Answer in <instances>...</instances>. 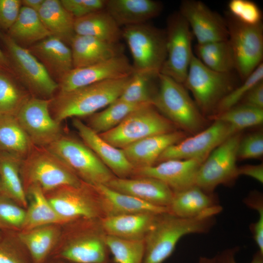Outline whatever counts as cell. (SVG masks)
Returning <instances> with one entry per match:
<instances>
[{"mask_svg": "<svg viewBox=\"0 0 263 263\" xmlns=\"http://www.w3.org/2000/svg\"><path fill=\"white\" fill-rule=\"evenodd\" d=\"M57 234L55 228L47 225L20 233L19 238L34 263H44L53 250Z\"/></svg>", "mask_w": 263, "mask_h": 263, "instance_id": "obj_36", "label": "cell"}, {"mask_svg": "<svg viewBox=\"0 0 263 263\" xmlns=\"http://www.w3.org/2000/svg\"><path fill=\"white\" fill-rule=\"evenodd\" d=\"M34 146L16 116H0V151L22 160Z\"/></svg>", "mask_w": 263, "mask_h": 263, "instance_id": "obj_31", "label": "cell"}, {"mask_svg": "<svg viewBox=\"0 0 263 263\" xmlns=\"http://www.w3.org/2000/svg\"><path fill=\"white\" fill-rule=\"evenodd\" d=\"M186 137L184 131H175L149 136L121 149L134 169L152 166L169 147Z\"/></svg>", "mask_w": 263, "mask_h": 263, "instance_id": "obj_22", "label": "cell"}, {"mask_svg": "<svg viewBox=\"0 0 263 263\" xmlns=\"http://www.w3.org/2000/svg\"><path fill=\"white\" fill-rule=\"evenodd\" d=\"M222 209L217 205L191 218L178 217L169 212L158 214L144 239L143 263H163L183 236L207 232L214 223L215 216Z\"/></svg>", "mask_w": 263, "mask_h": 263, "instance_id": "obj_1", "label": "cell"}, {"mask_svg": "<svg viewBox=\"0 0 263 263\" xmlns=\"http://www.w3.org/2000/svg\"><path fill=\"white\" fill-rule=\"evenodd\" d=\"M0 263H34L27 251L21 250L11 242L0 240Z\"/></svg>", "mask_w": 263, "mask_h": 263, "instance_id": "obj_47", "label": "cell"}, {"mask_svg": "<svg viewBox=\"0 0 263 263\" xmlns=\"http://www.w3.org/2000/svg\"><path fill=\"white\" fill-rule=\"evenodd\" d=\"M195 56L208 68L220 73H230L235 70L232 51L227 40L197 44Z\"/></svg>", "mask_w": 263, "mask_h": 263, "instance_id": "obj_35", "label": "cell"}, {"mask_svg": "<svg viewBox=\"0 0 263 263\" xmlns=\"http://www.w3.org/2000/svg\"><path fill=\"white\" fill-rule=\"evenodd\" d=\"M159 74L150 71L134 72L118 99L135 105L152 104L157 92L154 91L153 86L158 81Z\"/></svg>", "mask_w": 263, "mask_h": 263, "instance_id": "obj_37", "label": "cell"}, {"mask_svg": "<svg viewBox=\"0 0 263 263\" xmlns=\"http://www.w3.org/2000/svg\"><path fill=\"white\" fill-rule=\"evenodd\" d=\"M152 105L185 132L193 135L204 129L206 119L204 115L184 85L160 73Z\"/></svg>", "mask_w": 263, "mask_h": 263, "instance_id": "obj_3", "label": "cell"}, {"mask_svg": "<svg viewBox=\"0 0 263 263\" xmlns=\"http://www.w3.org/2000/svg\"><path fill=\"white\" fill-rule=\"evenodd\" d=\"M263 81V64L261 63L242 83L233 89L218 104L214 114L224 112L239 104L256 84Z\"/></svg>", "mask_w": 263, "mask_h": 263, "instance_id": "obj_42", "label": "cell"}, {"mask_svg": "<svg viewBox=\"0 0 263 263\" xmlns=\"http://www.w3.org/2000/svg\"><path fill=\"white\" fill-rule=\"evenodd\" d=\"M99 194L106 216L135 214H161L168 208L156 206L128 194L114 190L105 185L94 186Z\"/></svg>", "mask_w": 263, "mask_h": 263, "instance_id": "obj_27", "label": "cell"}, {"mask_svg": "<svg viewBox=\"0 0 263 263\" xmlns=\"http://www.w3.org/2000/svg\"><path fill=\"white\" fill-rule=\"evenodd\" d=\"M1 193V184H0V194Z\"/></svg>", "mask_w": 263, "mask_h": 263, "instance_id": "obj_57", "label": "cell"}, {"mask_svg": "<svg viewBox=\"0 0 263 263\" xmlns=\"http://www.w3.org/2000/svg\"><path fill=\"white\" fill-rule=\"evenodd\" d=\"M225 19L235 70L243 81L263 63V24H244L229 15Z\"/></svg>", "mask_w": 263, "mask_h": 263, "instance_id": "obj_10", "label": "cell"}, {"mask_svg": "<svg viewBox=\"0 0 263 263\" xmlns=\"http://www.w3.org/2000/svg\"><path fill=\"white\" fill-rule=\"evenodd\" d=\"M202 163L195 160H168L152 166L135 169L132 177L156 178L175 192L195 185L197 172Z\"/></svg>", "mask_w": 263, "mask_h": 263, "instance_id": "obj_19", "label": "cell"}, {"mask_svg": "<svg viewBox=\"0 0 263 263\" xmlns=\"http://www.w3.org/2000/svg\"><path fill=\"white\" fill-rule=\"evenodd\" d=\"M0 38L4 46L14 74L29 90L38 97L51 99L58 84L42 63L29 50L19 44L7 33L0 31Z\"/></svg>", "mask_w": 263, "mask_h": 263, "instance_id": "obj_9", "label": "cell"}, {"mask_svg": "<svg viewBox=\"0 0 263 263\" xmlns=\"http://www.w3.org/2000/svg\"><path fill=\"white\" fill-rule=\"evenodd\" d=\"M240 104L263 109V81L254 86L245 95Z\"/></svg>", "mask_w": 263, "mask_h": 263, "instance_id": "obj_49", "label": "cell"}, {"mask_svg": "<svg viewBox=\"0 0 263 263\" xmlns=\"http://www.w3.org/2000/svg\"><path fill=\"white\" fill-rule=\"evenodd\" d=\"M242 138L235 134L217 147L201 164L195 185L205 191L213 193L220 185H229L238 177L236 160L237 150Z\"/></svg>", "mask_w": 263, "mask_h": 263, "instance_id": "obj_12", "label": "cell"}, {"mask_svg": "<svg viewBox=\"0 0 263 263\" xmlns=\"http://www.w3.org/2000/svg\"><path fill=\"white\" fill-rule=\"evenodd\" d=\"M263 154V134L256 132L241 139L237 150V159H255Z\"/></svg>", "mask_w": 263, "mask_h": 263, "instance_id": "obj_45", "label": "cell"}, {"mask_svg": "<svg viewBox=\"0 0 263 263\" xmlns=\"http://www.w3.org/2000/svg\"><path fill=\"white\" fill-rule=\"evenodd\" d=\"M30 97L29 94L19 88L7 73L0 70V116H16Z\"/></svg>", "mask_w": 263, "mask_h": 263, "instance_id": "obj_40", "label": "cell"}, {"mask_svg": "<svg viewBox=\"0 0 263 263\" xmlns=\"http://www.w3.org/2000/svg\"><path fill=\"white\" fill-rule=\"evenodd\" d=\"M106 243L114 263H143L144 240H127L106 235Z\"/></svg>", "mask_w": 263, "mask_h": 263, "instance_id": "obj_41", "label": "cell"}, {"mask_svg": "<svg viewBox=\"0 0 263 263\" xmlns=\"http://www.w3.org/2000/svg\"><path fill=\"white\" fill-rule=\"evenodd\" d=\"M229 15L242 23L256 25L262 23V13L257 4L249 0H231Z\"/></svg>", "mask_w": 263, "mask_h": 263, "instance_id": "obj_44", "label": "cell"}, {"mask_svg": "<svg viewBox=\"0 0 263 263\" xmlns=\"http://www.w3.org/2000/svg\"><path fill=\"white\" fill-rule=\"evenodd\" d=\"M44 263H47L46 261ZM50 263H65L64 262H55Z\"/></svg>", "mask_w": 263, "mask_h": 263, "instance_id": "obj_55", "label": "cell"}, {"mask_svg": "<svg viewBox=\"0 0 263 263\" xmlns=\"http://www.w3.org/2000/svg\"><path fill=\"white\" fill-rule=\"evenodd\" d=\"M175 126L149 104L134 110L117 126L99 135L113 146L122 149L146 137L176 131Z\"/></svg>", "mask_w": 263, "mask_h": 263, "instance_id": "obj_7", "label": "cell"}, {"mask_svg": "<svg viewBox=\"0 0 263 263\" xmlns=\"http://www.w3.org/2000/svg\"><path fill=\"white\" fill-rule=\"evenodd\" d=\"M51 101L30 97L16 116L34 146L47 147L63 134L60 124L51 115Z\"/></svg>", "mask_w": 263, "mask_h": 263, "instance_id": "obj_15", "label": "cell"}, {"mask_svg": "<svg viewBox=\"0 0 263 263\" xmlns=\"http://www.w3.org/2000/svg\"><path fill=\"white\" fill-rule=\"evenodd\" d=\"M198 263H216L215 257L208 258L205 257H200Z\"/></svg>", "mask_w": 263, "mask_h": 263, "instance_id": "obj_54", "label": "cell"}, {"mask_svg": "<svg viewBox=\"0 0 263 263\" xmlns=\"http://www.w3.org/2000/svg\"><path fill=\"white\" fill-rule=\"evenodd\" d=\"M132 75L95 83L66 93L58 94L51 98L50 110L52 117L61 124L70 117L88 116L97 112L120 97Z\"/></svg>", "mask_w": 263, "mask_h": 263, "instance_id": "obj_2", "label": "cell"}, {"mask_svg": "<svg viewBox=\"0 0 263 263\" xmlns=\"http://www.w3.org/2000/svg\"><path fill=\"white\" fill-rule=\"evenodd\" d=\"M44 0H22L21 5L37 12L41 7Z\"/></svg>", "mask_w": 263, "mask_h": 263, "instance_id": "obj_53", "label": "cell"}, {"mask_svg": "<svg viewBox=\"0 0 263 263\" xmlns=\"http://www.w3.org/2000/svg\"><path fill=\"white\" fill-rule=\"evenodd\" d=\"M212 116L215 120L228 124L236 134L244 129L262 124L263 109L240 104Z\"/></svg>", "mask_w": 263, "mask_h": 263, "instance_id": "obj_39", "label": "cell"}, {"mask_svg": "<svg viewBox=\"0 0 263 263\" xmlns=\"http://www.w3.org/2000/svg\"><path fill=\"white\" fill-rule=\"evenodd\" d=\"M237 247L226 249L215 257L216 263H237L235 259ZM250 263H263V254L259 250L256 253Z\"/></svg>", "mask_w": 263, "mask_h": 263, "instance_id": "obj_50", "label": "cell"}, {"mask_svg": "<svg viewBox=\"0 0 263 263\" xmlns=\"http://www.w3.org/2000/svg\"><path fill=\"white\" fill-rule=\"evenodd\" d=\"M135 213L106 216L100 219L106 235L127 240H144L158 215Z\"/></svg>", "mask_w": 263, "mask_h": 263, "instance_id": "obj_26", "label": "cell"}, {"mask_svg": "<svg viewBox=\"0 0 263 263\" xmlns=\"http://www.w3.org/2000/svg\"><path fill=\"white\" fill-rule=\"evenodd\" d=\"M132 64L123 54L104 61L80 68H73L60 80L58 94H64L102 81L131 75Z\"/></svg>", "mask_w": 263, "mask_h": 263, "instance_id": "obj_16", "label": "cell"}, {"mask_svg": "<svg viewBox=\"0 0 263 263\" xmlns=\"http://www.w3.org/2000/svg\"><path fill=\"white\" fill-rule=\"evenodd\" d=\"M72 123L81 140L116 177L128 178L132 176L134 168L121 149L106 142L78 118H74Z\"/></svg>", "mask_w": 263, "mask_h": 263, "instance_id": "obj_21", "label": "cell"}, {"mask_svg": "<svg viewBox=\"0 0 263 263\" xmlns=\"http://www.w3.org/2000/svg\"><path fill=\"white\" fill-rule=\"evenodd\" d=\"M27 189L31 201L26 211L25 221L22 227L25 230L41 226L66 222L54 210L40 187L37 185H32Z\"/></svg>", "mask_w": 263, "mask_h": 263, "instance_id": "obj_34", "label": "cell"}, {"mask_svg": "<svg viewBox=\"0 0 263 263\" xmlns=\"http://www.w3.org/2000/svg\"><path fill=\"white\" fill-rule=\"evenodd\" d=\"M64 7L75 19L105 9L107 0H61Z\"/></svg>", "mask_w": 263, "mask_h": 263, "instance_id": "obj_46", "label": "cell"}, {"mask_svg": "<svg viewBox=\"0 0 263 263\" xmlns=\"http://www.w3.org/2000/svg\"><path fill=\"white\" fill-rule=\"evenodd\" d=\"M0 70L14 74L10 61L6 55L0 49Z\"/></svg>", "mask_w": 263, "mask_h": 263, "instance_id": "obj_52", "label": "cell"}, {"mask_svg": "<svg viewBox=\"0 0 263 263\" xmlns=\"http://www.w3.org/2000/svg\"><path fill=\"white\" fill-rule=\"evenodd\" d=\"M234 134L228 124L215 120L208 127L168 148L157 164L170 159L195 160L203 163L217 147Z\"/></svg>", "mask_w": 263, "mask_h": 263, "instance_id": "obj_14", "label": "cell"}, {"mask_svg": "<svg viewBox=\"0 0 263 263\" xmlns=\"http://www.w3.org/2000/svg\"><path fill=\"white\" fill-rule=\"evenodd\" d=\"M163 7L154 0H107L105 10L123 27L147 23L157 17Z\"/></svg>", "mask_w": 263, "mask_h": 263, "instance_id": "obj_24", "label": "cell"}, {"mask_svg": "<svg viewBox=\"0 0 263 263\" xmlns=\"http://www.w3.org/2000/svg\"><path fill=\"white\" fill-rule=\"evenodd\" d=\"M7 34L19 45L35 44L51 36L38 13L23 6Z\"/></svg>", "mask_w": 263, "mask_h": 263, "instance_id": "obj_32", "label": "cell"}, {"mask_svg": "<svg viewBox=\"0 0 263 263\" xmlns=\"http://www.w3.org/2000/svg\"><path fill=\"white\" fill-rule=\"evenodd\" d=\"M121 31L132 56L134 72L160 73L167 56L165 30L147 22L125 26Z\"/></svg>", "mask_w": 263, "mask_h": 263, "instance_id": "obj_8", "label": "cell"}, {"mask_svg": "<svg viewBox=\"0 0 263 263\" xmlns=\"http://www.w3.org/2000/svg\"><path fill=\"white\" fill-rule=\"evenodd\" d=\"M52 191L49 202L66 222L105 217L100 196L94 186L83 182L79 186H63Z\"/></svg>", "mask_w": 263, "mask_h": 263, "instance_id": "obj_13", "label": "cell"}, {"mask_svg": "<svg viewBox=\"0 0 263 263\" xmlns=\"http://www.w3.org/2000/svg\"><path fill=\"white\" fill-rule=\"evenodd\" d=\"M74 31L111 43H118L122 38L120 27L105 9L75 19Z\"/></svg>", "mask_w": 263, "mask_h": 263, "instance_id": "obj_29", "label": "cell"}, {"mask_svg": "<svg viewBox=\"0 0 263 263\" xmlns=\"http://www.w3.org/2000/svg\"><path fill=\"white\" fill-rule=\"evenodd\" d=\"M38 13L51 36L70 44L75 35V19L64 7L60 0H44Z\"/></svg>", "mask_w": 263, "mask_h": 263, "instance_id": "obj_30", "label": "cell"}, {"mask_svg": "<svg viewBox=\"0 0 263 263\" xmlns=\"http://www.w3.org/2000/svg\"><path fill=\"white\" fill-rule=\"evenodd\" d=\"M233 72L220 73L205 66L194 55L183 84L203 115L214 113L221 100L238 85Z\"/></svg>", "mask_w": 263, "mask_h": 263, "instance_id": "obj_5", "label": "cell"}, {"mask_svg": "<svg viewBox=\"0 0 263 263\" xmlns=\"http://www.w3.org/2000/svg\"><path fill=\"white\" fill-rule=\"evenodd\" d=\"M25 189L37 185L44 192L63 186H79L82 181L56 155L46 147L34 146L20 164Z\"/></svg>", "mask_w": 263, "mask_h": 263, "instance_id": "obj_4", "label": "cell"}, {"mask_svg": "<svg viewBox=\"0 0 263 263\" xmlns=\"http://www.w3.org/2000/svg\"><path fill=\"white\" fill-rule=\"evenodd\" d=\"M105 185L116 191L163 207L168 208L173 196V191L166 184L149 176H115Z\"/></svg>", "mask_w": 263, "mask_h": 263, "instance_id": "obj_20", "label": "cell"}, {"mask_svg": "<svg viewBox=\"0 0 263 263\" xmlns=\"http://www.w3.org/2000/svg\"><path fill=\"white\" fill-rule=\"evenodd\" d=\"M146 104H132L118 98L103 110L88 116L86 124L96 133L101 134L114 128L132 111Z\"/></svg>", "mask_w": 263, "mask_h": 263, "instance_id": "obj_38", "label": "cell"}, {"mask_svg": "<svg viewBox=\"0 0 263 263\" xmlns=\"http://www.w3.org/2000/svg\"><path fill=\"white\" fill-rule=\"evenodd\" d=\"M21 162V160L11 154L0 151L1 194L20 206H25L27 200L20 175Z\"/></svg>", "mask_w": 263, "mask_h": 263, "instance_id": "obj_33", "label": "cell"}, {"mask_svg": "<svg viewBox=\"0 0 263 263\" xmlns=\"http://www.w3.org/2000/svg\"><path fill=\"white\" fill-rule=\"evenodd\" d=\"M82 233L56 253L54 259L68 263H109L110 252L100 219H95L89 230Z\"/></svg>", "mask_w": 263, "mask_h": 263, "instance_id": "obj_17", "label": "cell"}, {"mask_svg": "<svg viewBox=\"0 0 263 263\" xmlns=\"http://www.w3.org/2000/svg\"><path fill=\"white\" fill-rule=\"evenodd\" d=\"M83 182L105 185L115 176L82 140L64 133L46 147Z\"/></svg>", "mask_w": 263, "mask_h": 263, "instance_id": "obj_6", "label": "cell"}, {"mask_svg": "<svg viewBox=\"0 0 263 263\" xmlns=\"http://www.w3.org/2000/svg\"><path fill=\"white\" fill-rule=\"evenodd\" d=\"M165 30L167 56L160 73L183 84L194 54L191 44L193 35L179 12L168 17Z\"/></svg>", "mask_w": 263, "mask_h": 263, "instance_id": "obj_11", "label": "cell"}, {"mask_svg": "<svg viewBox=\"0 0 263 263\" xmlns=\"http://www.w3.org/2000/svg\"><path fill=\"white\" fill-rule=\"evenodd\" d=\"M22 6L20 0H0V28L8 31L16 20Z\"/></svg>", "mask_w": 263, "mask_h": 263, "instance_id": "obj_48", "label": "cell"}, {"mask_svg": "<svg viewBox=\"0 0 263 263\" xmlns=\"http://www.w3.org/2000/svg\"><path fill=\"white\" fill-rule=\"evenodd\" d=\"M217 205V199L213 193H207L194 185L173 192L168 209L169 213L176 216L191 218Z\"/></svg>", "mask_w": 263, "mask_h": 263, "instance_id": "obj_28", "label": "cell"}, {"mask_svg": "<svg viewBox=\"0 0 263 263\" xmlns=\"http://www.w3.org/2000/svg\"><path fill=\"white\" fill-rule=\"evenodd\" d=\"M178 12L188 24L197 44L228 39L225 19L203 2L184 0L180 4Z\"/></svg>", "mask_w": 263, "mask_h": 263, "instance_id": "obj_18", "label": "cell"}, {"mask_svg": "<svg viewBox=\"0 0 263 263\" xmlns=\"http://www.w3.org/2000/svg\"><path fill=\"white\" fill-rule=\"evenodd\" d=\"M26 211L14 201L0 194V230L19 229L23 227Z\"/></svg>", "mask_w": 263, "mask_h": 263, "instance_id": "obj_43", "label": "cell"}, {"mask_svg": "<svg viewBox=\"0 0 263 263\" xmlns=\"http://www.w3.org/2000/svg\"><path fill=\"white\" fill-rule=\"evenodd\" d=\"M29 50L51 76L59 80L73 68L71 48L57 37L51 36L33 44Z\"/></svg>", "mask_w": 263, "mask_h": 263, "instance_id": "obj_25", "label": "cell"}, {"mask_svg": "<svg viewBox=\"0 0 263 263\" xmlns=\"http://www.w3.org/2000/svg\"><path fill=\"white\" fill-rule=\"evenodd\" d=\"M73 68H80L105 61L123 54V47L86 36L75 35L70 43Z\"/></svg>", "mask_w": 263, "mask_h": 263, "instance_id": "obj_23", "label": "cell"}, {"mask_svg": "<svg viewBox=\"0 0 263 263\" xmlns=\"http://www.w3.org/2000/svg\"><path fill=\"white\" fill-rule=\"evenodd\" d=\"M237 174L245 175L255 179L261 183H263V165H244L237 168Z\"/></svg>", "mask_w": 263, "mask_h": 263, "instance_id": "obj_51", "label": "cell"}, {"mask_svg": "<svg viewBox=\"0 0 263 263\" xmlns=\"http://www.w3.org/2000/svg\"><path fill=\"white\" fill-rule=\"evenodd\" d=\"M2 238V234H1V231L0 230V240Z\"/></svg>", "mask_w": 263, "mask_h": 263, "instance_id": "obj_56", "label": "cell"}]
</instances>
